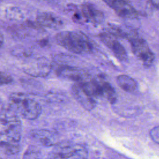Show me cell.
Segmentation results:
<instances>
[{
    "instance_id": "277c9868",
    "label": "cell",
    "mask_w": 159,
    "mask_h": 159,
    "mask_svg": "<svg viewBox=\"0 0 159 159\" xmlns=\"http://www.w3.org/2000/svg\"><path fill=\"white\" fill-rule=\"evenodd\" d=\"M20 137L21 125L5 127L0 131V146L4 148L7 155L15 154L19 150Z\"/></svg>"
},
{
    "instance_id": "e0dca14e",
    "label": "cell",
    "mask_w": 159,
    "mask_h": 159,
    "mask_svg": "<svg viewBox=\"0 0 159 159\" xmlns=\"http://www.w3.org/2000/svg\"><path fill=\"white\" fill-rule=\"evenodd\" d=\"M13 81L12 77L8 73L0 71V86L7 84L12 83Z\"/></svg>"
},
{
    "instance_id": "7c38bea8",
    "label": "cell",
    "mask_w": 159,
    "mask_h": 159,
    "mask_svg": "<svg viewBox=\"0 0 159 159\" xmlns=\"http://www.w3.org/2000/svg\"><path fill=\"white\" fill-rule=\"evenodd\" d=\"M19 115L9 105L0 110V123L5 127L21 125Z\"/></svg>"
},
{
    "instance_id": "7a4b0ae2",
    "label": "cell",
    "mask_w": 159,
    "mask_h": 159,
    "mask_svg": "<svg viewBox=\"0 0 159 159\" xmlns=\"http://www.w3.org/2000/svg\"><path fill=\"white\" fill-rule=\"evenodd\" d=\"M9 105L19 116L26 119L34 120L42 112V107L39 103L23 93H12L9 98Z\"/></svg>"
},
{
    "instance_id": "4fadbf2b",
    "label": "cell",
    "mask_w": 159,
    "mask_h": 159,
    "mask_svg": "<svg viewBox=\"0 0 159 159\" xmlns=\"http://www.w3.org/2000/svg\"><path fill=\"white\" fill-rule=\"evenodd\" d=\"M32 137L42 145L50 147L57 145V138L54 134L47 130H36L32 132Z\"/></svg>"
},
{
    "instance_id": "ba28073f",
    "label": "cell",
    "mask_w": 159,
    "mask_h": 159,
    "mask_svg": "<svg viewBox=\"0 0 159 159\" xmlns=\"http://www.w3.org/2000/svg\"><path fill=\"white\" fill-rule=\"evenodd\" d=\"M104 2L122 17L134 19L139 16L138 12L127 1L106 0Z\"/></svg>"
},
{
    "instance_id": "52a82bcc",
    "label": "cell",
    "mask_w": 159,
    "mask_h": 159,
    "mask_svg": "<svg viewBox=\"0 0 159 159\" xmlns=\"http://www.w3.org/2000/svg\"><path fill=\"white\" fill-rule=\"evenodd\" d=\"M71 92L75 99L86 110H91L94 107L96 99L89 93L82 82L75 83L71 88Z\"/></svg>"
},
{
    "instance_id": "9c48e42d",
    "label": "cell",
    "mask_w": 159,
    "mask_h": 159,
    "mask_svg": "<svg viewBox=\"0 0 159 159\" xmlns=\"http://www.w3.org/2000/svg\"><path fill=\"white\" fill-rule=\"evenodd\" d=\"M55 71L57 74L61 78L73 80L75 83L84 81L89 78L84 71L77 67L61 65L57 67Z\"/></svg>"
},
{
    "instance_id": "9a60e30c",
    "label": "cell",
    "mask_w": 159,
    "mask_h": 159,
    "mask_svg": "<svg viewBox=\"0 0 159 159\" xmlns=\"http://www.w3.org/2000/svg\"><path fill=\"white\" fill-rule=\"evenodd\" d=\"M119 86L125 91L134 93L137 91L138 85L134 79L126 75H120L116 78Z\"/></svg>"
},
{
    "instance_id": "44dd1931",
    "label": "cell",
    "mask_w": 159,
    "mask_h": 159,
    "mask_svg": "<svg viewBox=\"0 0 159 159\" xmlns=\"http://www.w3.org/2000/svg\"><path fill=\"white\" fill-rule=\"evenodd\" d=\"M3 42H4V37H3L2 34L0 32V47L2 45Z\"/></svg>"
},
{
    "instance_id": "8fae6325",
    "label": "cell",
    "mask_w": 159,
    "mask_h": 159,
    "mask_svg": "<svg viewBox=\"0 0 159 159\" xmlns=\"http://www.w3.org/2000/svg\"><path fill=\"white\" fill-rule=\"evenodd\" d=\"M36 22L41 27H44L55 29L61 27L63 24L62 19L59 16L50 12H43L38 14Z\"/></svg>"
},
{
    "instance_id": "30bf717a",
    "label": "cell",
    "mask_w": 159,
    "mask_h": 159,
    "mask_svg": "<svg viewBox=\"0 0 159 159\" xmlns=\"http://www.w3.org/2000/svg\"><path fill=\"white\" fill-rule=\"evenodd\" d=\"M52 68V65L46 59L39 58L28 63L24 70L31 76L43 77L50 73Z\"/></svg>"
},
{
    "instance_id": "d6986e66",
    "label": "cell",
    "mask_w": 159,
    "mask_h": 159,
    "mask_svg": "<svg viewBox=\"0 0 159 159\" xmlns=\"http://www.w3.org/2000/svg\"><path fill=\"white\" fill-rule=\"evenodd\" d=\"M45 159H65L63 158L58 152H57L55 149L51 151L46 157Z\"/></svg>"
},
{
    "instance_id": "3957f363",
    "label": "cell",
    "mask_w": 159,
    "mask_h": 159,
    "mask_svg": "<svg viewBox=\"0 0 159 159\" xmlns=\"http://www.w3.org/2000/svg\"><path fill=\"white\" fill-rule=\"evenodd\" d=\"M72 19L77 23L91 22L99 24L103 21L104 14L93 4L85 3L81 5H73L68 8Z\"/></svg>"
},
{
    "instance_id": "ac0fdd59",
    "label": "cell",
    "mask_w": 159,
    "mask_h": 159,
    "mask_svg": "<svg viewBox=\"0 0 159 159\" xmlns=\"http://www.w3.org/2000/svg\"><path fill=\"white\" fill-rule=\"evenodd\" d=\"M150 136L153 141L159 144V126H156L150 130Z\"/></svg>"
},
{
    "instance_id": "2e32d148",
    "label": "cell",
    "mask_w": 159,
    "mask_h": 159,
    "mask_svg": "<svg viewBox=\"0 0 159 159\" xmlns=\"http://www.w3.org/2000/svg\"><path fill=\"white\" fill-rule=\"evenodd\" d=\"M41 150L35 146H30L23 155L22 159H42Z\"/></svg>"
},
{
    "instance_id": "8992f818",
    "label": "cell",
    "mask_w": 159,
    "mask_h": 159,
    "mask_svg": "<svg viewBox=\"0 0 159 159\" xmlns=\"http://www.w3.org/2000/svg\"><path fill=\"white\" fill-rule=\"evenodd\" d=\"M99 37L101 40L111 49L117 59L121 61H125L127 59V53L124 47L120 43L114 35L106 31L101 33Z\"/></svg>"
},
{
    "instance_id": "5bb4252c",
    "label": "cell",
    "mask_w": 159,
    "mask_h": 159,
    "mask_svg": "<svg viewBox=\"0 0 159 159\" xmlns=\"http://www.w3.org/2000/svg\"><path fill=\"white\" fill-rule=\"evenodd\" d=\"M102 94V97L106 98L111 103H114L116 101L117 95L113 86L106 80L101 77L96 78Z\"/></svg>"
},
{
    "instance_id": "5b68a950",
    "label": "cell",
    "mask_w": 159,
    "mask_h": 159,
    "mask_svg": "<svg viewBox=\"0 0 159 159\" xmlns=\"http://www.w3.org/2000/svg\"><path fill=\"white\" fill-rule=\"evenodd\" d=\"M128 39L130 42L134 55L143 65L150 66L153 63L155 56L146 41L134 34H130Z\"/></svg>"
},
{
    "instance_id": "7402d4cb",
    "label": "cell",
    "mask_w": 159,
    "mask_h": 159,
    "mask_svg": "<svg viewBox=\"0 0 159 159\" xmlns=\"http://www.w3.org/2000/svg\"><path fill=\"white\" fill-rule=\"evenodd\" d=\"M77 159H86V158H77Z\"/></svg>"
},
{
    "instance_id": "ffe728a7",
    "label": "cell",
    "mask_w": 159,
    "mask_h": 159,
    "mask_svg": "<svg viewBox=\"0 0 159 159\" xmlns=\"http://www.w3.org/2000/svg\"><path fill=\"white\" fill-rule=\"evenodd\" d=\"M150 2L155 7H156L159 9V1H150Z\"/></svg>"
},
{
    "instance_id": "6da1fadb",
    "label": "cell",
    "mask_w": 159,
    "mask_h": 159,
    "mask_svg": "<svg viewBox=\"0 0 159 159\" xmlns=\"http://www.w3.org/2000/svg\"><path fill=\"white\" fill-rule=\"evenodd\" d=\"M55 40L59 45L74 53H89L93 48L90 39L80 31H61L56 35Z\"/></svg>"
}]
</instances>
